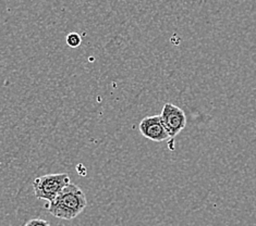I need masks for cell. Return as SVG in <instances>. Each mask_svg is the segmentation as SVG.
I'll return each instance as SVG.
<instances>
[{"label":"cell","mask_w":256,"mask_h":226,"mask_svg":"<svg viewBox=\"0 0 256 226\" xmlns=\"http://www.w3.org/2000/svg\"><path fill=\"white\" fill-rule=\"evenodd\" d=\"M88 206V199L82 189L72 184L66 185L46 208L52 216L62 220H73L81 215Z\"/></svg>","instance_id":"cell-1"},{"label":"cell","mask_w":256,"mask_h":226,"mask_svg":"<svg viewBox=\"0 0 256 226\" xmlns=\"http://www.w3.org/2000/svg\"><path fill=\"white\" fill-rule=\"evenodd\" d=\"M70 183V176L68 173L42 175L35 179L33 182L34 195L40 200H46L47 203H52Z\"/></svg>","instance_id":"cell-2"},{"label":"cell","mask_w":256,"mask_h":226,"mask_svg":"<svg viewBox=\"0 0 256 226\" xmlns=\"http://www.w3.org/2000/svg\"><path fill=\"white\" fill-rule=\"evenodd\" d=\"M160 115L172 138L178 135L186 125V117L184 111L181 108L172 105V103H166Z\"/></svg>","instance_id":"cell-3"},{"label":"cell","mask_w":256,"mask_h":226,"mask_svg":"<svg viewBox=\"0 0 256 226\" xmlns=\"http://www.w3.org/2000/svg\"><path fill=\"white\" fill-rule=\"evenodd\" d=\"M138 130L145 138L153 140V142L160 143L172 138L162 123L160 115H152V117L144 118L140 122Z\"/></svg>","instance_id":"cell-4"},{"label":"cell","mask_w":256,"mask_h":226,"mask_svg":"<svg viewBox=\"0 0 256 226\" xmlns=\"http://www.w3.org/2000/svg\"><path fill=\"white\" fill-rule=\"evenodd\" d=\"M66 45H68L70 48H78L82 44V38H81V35L78 33H70L66 35Z\"/></svg>","instance_id":"cell-5"},{"label":"cell","mask_w":256,"mask_h":226,"mask_svg":"<svg viewBox=\"0 0 256 226\" xmlns=\"http://www.w3.org/2000/svg\"><path fill=\"white\" fill-rule=\"evenodd\" d=\"M24 226H50V224L42 219H32Z\"/></svg>","instance_id":"cell-6"}]
</instances>
